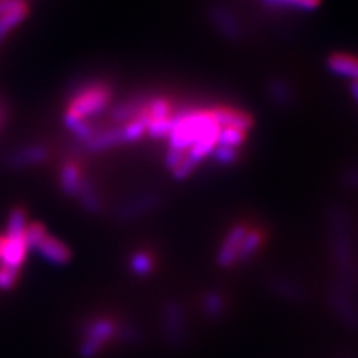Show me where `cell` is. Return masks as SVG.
<instances>
[{"instance_id": "cell-11", "label": "cell", "mask_w": 358, "mask_h": 358, "mask_svg": "<svg viewBox=\"0 0 358 358\" xmlns=\"http://www.w3.org/2000/svg\"><path fill=\"white\" fill-rule=\"evenodd\" d=\"M75 199L78 200V203L81 205V208L88 212V214H99L103 208L102 197H100L96 185L90 181L87 176H84L83 182L75 194Z\"/></svg>"}, {"instance_id": "cell-7", "label": "cell", "mask_w": 358, "mask_h": 358, "mask_svg": "<svg viewBox=\"0 0 358 358\" xmlns=\"http://www.w3.org/2000/svg\"><path fill=\"white\" fill-rule=\"evenodd\" d=\"M121 143H124V141H122L121 126L112 124L106 129H96L92 136L84 141L81 145L87 152L97 154L120 147Z\"/></svg>"}, {"instance_id": "cell-9", "label": "cell", "mask_w": 358, "mask_h": 358, "mask_svg": "<svg viewBox=\"0 0 358 358\" xmlns=\"http://www.w3.org/2000/svg\"><path fill=\"white\" fill-rule=\"evenodd\" d=\"M84 172L81 169V166L78 164L75 160H67L62 164L60 172H59V184L60 189L69 197H75L78 188H80L83 179H84Z\"/></svg>"}, {"instance_id": "cell-13", "label": "cell", "mask_w": 358, "mask_h": 358, "mask_svg": "<svg viewBox=\"0 0 358 358\" xmlns=\"http://www.w3.org/2000/svg\"><path fill=\"white\" fill-rule=\"evenodd\" d=\"M263 241H264L263 231L260 229H251L250 227L248 233H246V236L242 241L236 264L246 263L248 260H251L254 254L263 246Z\"/></svg>"}, {"instance_id": "cell-19", "label": "cell", "mask_w": 358, "mask_h": 358, "mask_svg": "<svg viewBox=\"0 0 358 358\" xmlns=\"http://www.w3.org/2000/svg\"><path fill=\"white\" fill-rule=\"evenodd\" d=\"M20 275H21L20 268L0 266V289L2 291L13 289L18 282Z\"/></svg>"}, {"instance_id": "cell-5", "label": "cell", "mask_w": 358, "mask_h": 358, "mask_svg": "<svg viewBox=\"0 0 358 358\" xmlns=\"http://www.w3.org/2000/svg\"><path fill=\"white\" fill-rule=\"evenodd\" d=\"M248 230H250L248 224L245 222H239L229 230L226 239L222 241L220 246L218 257H217V262L221 267H230L233 264H236L242 241L246 236Z\"/></svg>"}, {"instance_id": "cell-17", "label": "cell", "mask_w": 358, "mask_h": 358, "mask_svg": "<svg viewBox=\"0 0 358 358\" xmlns=\"http://www.w3.org/2000/svg\"><path fill=\"white\" fill-rule=\"evenodd\" d=\"M114 339H117L122 345H139L142 342V333L136 326H133L130 322H118Z\"/></svg>"}, {"instance_id": "cell-8", "label": "cell", "mask_w": 358, "mask_h": 358, "mask_svg": "<svg viewBox=\"0 0 358 358\" xmlns=\"http://www.w3.org/2000/svg\"><path fill=\"white\" fill-rule=\"evenodd\" d=\"M50 157V151L43 145H26L15 151L10 152L6 159V166L10 169H22V167L38 166L47 162Z\"/></svg>"}, {"instance_id": "cell-15", "label": "cell", "mask_w": 358, "mask_h": 358, "mask_svg": "<svg viewBox=\"0 0 358 358\" xmlns=\"http://www.w3.org/2000/svg\"><path fill=\"white\" fill-rule=\"evenodd\" d=\"M29 226L27 221V212L24 208L17 206L9 212L6 220V231L8 236H22Z\"/></svg>"}, {"instance_id": "cell-6", "label": "cell", "mask_w": 358, "mask_h": 358, "mask_svg": "<svg viewBox=\"0 0 358 358\" xmlns=\"http://www.w3.org/2000/svg\"><path fill=\"white\" fill-rule=\"evenodd\" d=\"M33 251H36L42 260L54 266H66L72 260V250L69 246L50 233L36 245V248Z\"/></svg>"}, {"instance_id": "cell-20", "label": "cell", "mask_w": 358, "mask_h": 358, "mask_svg": "<svg viewBox=\"0 0 358 358\" xmlns=\"http://www.w3.org/2000/svg\"><path fill=\"white\" fill-rule=\"evenodd\" d=\"M273 2L289 5L293 8L301 9V10H312V9H315V8L320 6L321 0H273Z\"/></svg>"}, {"instance_id": "cell-2", "label": "cell", "mask_w": 358, "mask_h": 358, "mask_svg": "<svg viewBox=\"0 0 358 358\" xmlns=\"http://www.w3.org/2000/svg\"><path fill=\"white\" fill-rule=\"evenodd\" d=\"M118 322L110 317H93L81 326L78 354L81 358H96L106 343L115 338Z\"/></svg>"}, {"instance_id": "cell-1", "label": "cell", "mask_w": 358, "mask_h": 358, "mask_svg": "<svg viewBox=\"0 0 358 358\" xmlns=\"http://www.w3.org/2000/svg\"><path fill=\"white\" fill-rule=\"evenodd\" d=\"M112 99V88L103 81H92L76 88L64 110V124L81 142L94 133L90 120L108 109Z\"/></svg>"}, {"instance_id": "cell-16", "label": "cell", "mask_w": 358, "mask_h": 358, "mask_svg": "<svg viewBox=\"0 0 358 358\" xmlns=\"http://www.w3.org/2000/svg\"><path fill=\"white\" fill-rule=\"evenodd\" d=\"M203 312L208 318L218 320L226 312V300L217 291H210L203 297Z\"/></svg>"}, {"instance_id": "cell-4", "label": "cell", "mask_w": 358, "mask_h": 358, "mask_svg": "<svg viewBox=\"0 0 358 358\" xmlns=\"http://www.w3.org/2000/svg\"><path fill=\"white\" fill-rule=\"evenodd\" d=\"M162 203V196L155 192H141L121 200L114 209L118 221H131L150 214Z\"/></svg>"}, {"instance_id": "cell-10", "label": "cell", "mask_w": 358, "mask_h": 358, "mask_svg": "<svg viewBox=\"0 0 358 358\" xmlns=\"http://www.w3.org/2000/svg\"><path fill=\"white\" fill-rule=\"evenodd\" d=\"M329 67L333 73L348 78L352 84H358V55L351 52H334L329 59Z\"/></svg>"}, {"instance_id": "cell-3", "label": "cell", "mask_w": 358, "mask_h": 358, "mask_svg": "<svg viewBox=\"0 0 358 358\" xmlns=\"http://www.w3.org/2000/svg\"><path fill=\"white\" fill-rule=\"evenodd\" d=\"M162 330L166 342L179 348L187 339V324L184 309L178 300H167L162 308Z\"/></svg>"}, {"instance_id": "cell-18", "label": "cell", "mask_w": 358, "mask_h": 358, "mask_svg": "<svg viewBox=\"0 0 358 358\" xmlns=\"http://www.w3.org/2000/svg\"><path fill=\"white\" fill-rule=\"evenodd\" d=\"M48 234V230L47 227L43 226L42 222L39 221H31L29 222V226L24 231V239H26V243H27V248L29 251H33L36 248V245Z\"/></svg>"}, {"instance_id": "cell-12", "label": "cell", "mask_w": 358, "mask_h": 358, "mask_svg": "<svg viewBox=\"0 0 358 358\" xmlns=\"http://www.w3.org/2000/svg\"><path fill=\"white\" fill-rule=\"evenodd\" d=\"M127 267L131 275L138 278H145L154 272L155 268L154 257L143 250L133 251L127 259Z\"/></svg>"}, {"instance_id": "cell-14", "label": "cell", "mask_w": 358, "mask_h": 358, "mask_svg": "<svg viewBox=\"0 0 358 358\" xmlns=\"http://www.w3.org/2000/svg\"><path fill=\"white\" fill-rule=\"evenodd\" d=\"M29 15V6H22L15 10H10L8 14L0 15V43H2L8 35H10L22 21Z\"/></svg>"}, {"instance_id": "cell-21", "label": "cell", "mask_w": 358, "mask_h": 358, "mask_svg": "<svg viewBox=\"0 0 358 358\" xmlns=\"http://www.w3.org/2000/svg\"><path fill=\"white\" fill-rule=\"evenodd\" d=\"M27 6V0H0V15L8 14L10 10Z\"/></svg>"}]
</instances>
